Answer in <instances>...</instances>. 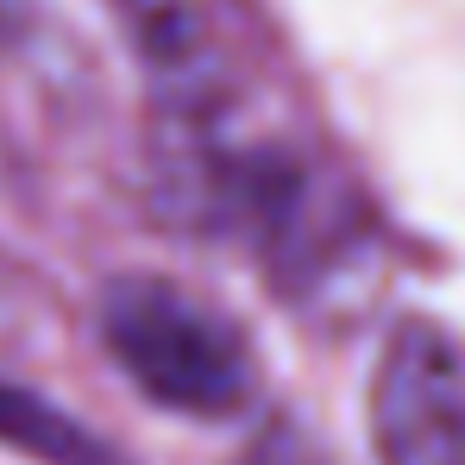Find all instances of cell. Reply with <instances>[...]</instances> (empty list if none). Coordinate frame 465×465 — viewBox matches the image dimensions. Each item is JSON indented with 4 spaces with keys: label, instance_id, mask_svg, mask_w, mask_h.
Instances as JSON below:
<instances>
[{
    "label": "cell",
    "instance_id": "3957f363",
    "mask_svg": "<svg viewBox=\"0 0 465 465\" xmlns=\"http://www.w3.org/2000/svg\"><path fill=\"white\" fill-rule=\"evenodd\" d=\"M114 6L139 45L145 70H152V88L163 94V107L176 120L208 126L232 82L214 0H114Z\"/></svg>",
    "mask_w": 465,
    "mask_h": 465
},
{
    "label": "cell",
    "instance_id": "5b68a950",
    "mask_svg": "<svg viewBox=\"0 0 465 465\" xmlns=\"http://www.w3.org/2000/svg\"><path fill=\"white\" fill-rule=\"evenodd\" d=\"M245 465H314V460L296 447V440H290V428H271V434L245 453Z\"/></svg>",
    "mask_w": 465,
    "mask_h": 465
},
{
    "label": "cell",
    "instance_id": "6da1fadb",
    "mask_svg": "<svg viewBox=\"0 0 465 465\" xmlns=\"http://www.w3.org/2000/svg\"><path fill=\"white\" fill-rule=\"evenodd\" d=\"M101 340L114 365L152 396L157 409L221 421L252 402V352L221 309L163 283L120 277L101 296Z\"/></svg>",
    "mask_w": 465,
    "mask_h": 465
},
{
    "label": "cell",
    "instance_id": "8992f818",
    "mask_svg": "<svg viewBox=\"0 0 465 465\" xmlns=\"http://www.w3.org/2000/svg\"><path fill=\"white\" fill-rule=\"evenodd\" d=\"M13 32H19V0H0V51L13 45Z\"/></svg>",
    "mask_w": 465,
    "mask_h": 465
},
{
    "label": "cell",
    "instance_id": "277c9868",
    "mask_svg": "<svg viewBox=\"0 0 465 465\" xmlns=\"http://www.w3.org/2000/svg\"><path fill=\"white\" fill-rule=\"evenodd\" d=\"M0 447L38 465H120L76 415H64L57 402H45L38 390L13 384V378H0Z\"/></svg>",
    "mask_w": 465,
    "mask_h": 465
},
{
    "label": "cell",
    "instance_id": "7a4b0ae2",
    "mask_svg": "<svg viewBox=\"0 0 465 465\" xmlns=\"http://www.w3.org/2000/svg\"><path fill=\"white\" fill-rule=\"evenodd\" d=\"M378 465H465V359L434 321H402L371 371Z\"/></svg>",
    "mask_w": 465,
    "mask_h": 465
}]
</instances>
